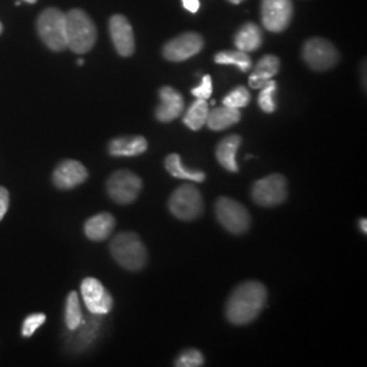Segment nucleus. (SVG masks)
<instances>
[{
	"label": "nucleus",
	"mask_w": 367,
	"mask_h": 367,
	"mask_svg": "<svg viewBox=\"0 0 367 367\" xmlns=\"http://www.w3.org/2000/svg\"><path fill=\"white\" fill-rule=\"evenodd\" d=\"M67 48L78 55L88 53L97 41V28L83 10L73 9L66 14Z\"/></svg>",
	"instance_id": "2"
},
{
	"label": "nucleus",
	"mask_w": 367,
	"mask_h": 367,
	"mask_svg": "<svg viewBox=\"0 0 367 367\" xmlns=\"http://www.w3.org/2000/svg\"><path fill=\"white\" fill-rule=\"evenodd\" d=\"M169 210L177 219L195 220L205 210V203L200 191L191 184H184L172 193L169 199Z\"/></svg>",
	"instance_id": "5"
},
{
	"label": "nucleus",
	"mask_w": 367,
	"mask_h": 367,
	"mask_svg": "<svg viewBox=\"0 0 367 367\" xmlns=\"http://www.w3.org/2000/svg\"><path fill=\"white\" fill-rule=\"evenodd\" d=\"M250 103L249 90L244 86H238L234 90H232L224 98H223V105L229 106V108H234V109H241L248 106Z\"/></svg>",
	"instance_id": "27"
},
{
	"label": "nucleus",
	"mask_w": 367,
	"mask_h": 367,
	"mask_svg": "<svg viewBox=\"0 0 367 367\" xmlns=\"http://www.w3.org/2000/svg\"><path fill=\"white\" fill-rule=\"evenodd\" d=\"M280 61L275 55H267L259 60L253 73L249 76V86L252 88H262L265 83L279 73Z\"/></svg>",
	"instance_id": "19"
},
{
	"label": "nucleus",
	"mask_w": 367,
	"mask_h": 367,
	"mask_svg": "<svg viewBox=\"0 0 367 367\" xmlns=\"http://www.w3.org/2000/svg\"><path fill=\"white\" fill-rule=\"evenodd\" d=\"M143 188L140 177L130 170H118L108 178L106 191L109 197L118 205H130L135 202Z\"/></svg>",
	"instance_id": "8"
},
{
	"label": "nucleus",
	"mask_w": 367,
	"mask_h": 367,
	"mask_svg": "<svg viewBox=\"0 0 367 367\" xmlns=\"http://www.w3.org/2000/svg\"><path fill=\"white\" fill-rule=\"evenodd\" d=\"M241 120L239 109L229 108V106H220L208 112L206 124L211 131H223L230 128Z\"/></svg>",
	"instance_id": "20"
},
{
	"label": "nucleus",
	"mask_w": 367,
	"mask_h": 367,
	"mask_svg": "<svg viewBox=\"0 0 367 367\" xmlns=\"http://www.w3.org/2000/svg\"><path fill=\"white\" fill-rule=\"evenodd\" d=\"M82 310L79 304V296L75 291H71L67 296L66 302V325L70 331H75L82 324Z\"/></svg>",
	"instance_id": "25"
},
{
	"label": "nucleus",
	"mask_w": 367,
	"mask_h": 367,
	"mask_svg": "<svg viewBox=\"0 0 367 367\" xmlns=\"http://www.w3.org/2000/svg\"><path fill=\"white\" fill-rule=\"evenodd\" d=\"M215 215L220 224L232 234H245L250 229L249 211L230 197H219L215 203Z\"/></svg>",
	"instance_id": "6"
},
{
	"label": "nucleus",
	"mask_w": 367,
	"mask_h": 367,
	"mask_svg": "<svg viewBox=\"0 0 367 367\" xmlns=\"http://www.w3.org/2000/svg\"><path fill=\"white\" fill-rule=\"evenodd\" d=\"M252 199L262 207L279 206L287 199V181L281 175H269L252 187Z\"/></svg>",
	"instance_id": "9"
},
{
	"label": "nucleus",
	"mask_w": 367,
	"mask_h": 367,
	"mask_svg": "<svg viewBox=\"0 0 367 367\" xmlns=\"http://www.w3.org/2000/svg\"><path fill=\"white\" fill-rule=\"evenodd\" d=\"M302 58L311 70L326 71L338 64L340 53L336 46L331 41L320 37H314L304 44Z\"/></svg>",
	"instance_id": "7"
},
{
	"label": "nucleus",
	"mask_w": 367,
	"mask_h": 367,
	"mask_svg": "<svg viewBox=\"0 0 367 367\" xmlns=\"http://www.w3.org/2000/svg\"><path fill=\"white\" fill-rule=\"evenodd\" d=\"M115 224H116V220L112 214L101 212L86 220L85 234L88 239L95 242L105 241L106 238H109V235L112 234Z\"/></svg>",
	"instance_id": "18"
},
{
	"label": "nucleus",
	"mask_w": 367,
	"mask_h": 367,
	"mask_svg": "<svg viewBox=\"0 0 367 367\" xmlns=\"http://www.w3.org/2000/svg\"><path fill=\"white\" fill-rule=\"evenodd\" d=\"M37 31L49 49L60 52L67 48L66 14L59 9H46L37 19Z\"/></svg>",
	"instance_id": "4"
},
{
	"label": "nucleus",
	"mask_w": 367,
	"mask_h": 367,
	"mask_svg": "<svg viewBox=\"0 0 367 367\" xmlns=\"http://www.w3.org/2000/svg\"><path fill=\"white\" fill-rule=\"evenodd\" d=\"M88 177V169L81 162L67 160L58 165L52 180L59 190H73L83 184Z\"/></svg>",
	"instance_id": "14"
},
{
	"label": "nucleus",
	"mask_w": 367,
	"mask_h": 367,
	"mask_svg": "<svg viewBox=\"0 0 367 367\" xmlns=\"http://www.w3.org/2000/svg\"><path fill=\"white\" fill-rule=\"evenodd\" d=\"M230 3H233V4H239V3H242L244 0H229Z\"/></svg>",
	"instance_id": "34"
},
{
	"label": "nucleus",
	"mask_w": 367,
	"mask_h": 367,
	"mask_svg": "<svg viewBox=\"0 0 367 367\" xmlns=\"http://www.w3.org/2000/svg\"><path fill=\"white\" fill-rule=\"evenodd\" d=\"M24 1H26V3H30V4H33V3H36L37 0H24Z\"/></svg>",
	"instance_id": "35"
},
{
	"label": "nucleus",
	"mask_w": 367,
	"mask_h": 367,
	"mask_svg": "<svg viewBox=\"0 0 367 367\" xmlns=\"http://www.w3.org/2000/svg\"><path fill=\"white\" fill-rule=\"evenodd\" d=\"M192 94L196 97V98H200V100H208L212 94V79L210 75H205L203 79H202V83L196 88H192Z\"/></svg>",
	"instance_id": "30"
},
{
	"label": "nucleus",
	"mask_w": 367,
	"mask_h": 367,
	"mask_svg": "<svg viewBox=\"0 0 367 367\" xmlns=\"http://www.w3.org/2000/svg\"><path fill=\"white\" fill-rule=\"evenodd\" d=\"M359 229H361V232L363 233V234H367V220L363 218V219H359Z\"/></svg>",
	"instance_id": "33"
},
{
	"label": "nucleus",
	"mask_w": 367,
	"mask_h": 367,
	"mask_svg": "<svg viewBox=\"0 0 367 367\" xmlns=\"http://www.w3.org/2000/svg\"><path fill=\"white\" fill-rule=\"evenodd\" d=\"M208 103L207 100L197 98L195 103H192L188 108L185 116H184V124L192 130V131H199L206 125L207 116H208Z\"/></svg>",
	"instance_id": "23"
},
{
	"label": "nucleus",
	"mask_w": 367,
	"mask_h": 367,
	"mask_svg": "<svg viewBox=\"0 0 367 367\" xmlns=\"http://www.w3.org/2000/svg\"><path fill=\"white\" fill-rule=\"evenodd\" d=\"M242 143L239 135H230L222 139L217 146V160L220 166L224 167L227 172L237 173L239 170L237 163V151Z\"/></svg>",
	"instance_id": "17"
},
{
	"label": "nucleus",
	"mask_w": 367,
	"mask_h": 367,
	"mask_svg": "<svg viewBox=\"0 0 367 367\" xmlns=\"http://www.w3.org/2000/svg\"><path fill=\"white\" fill-rule=\"evenodd\" d=\"M182 6L187 11L196 14L200 9V0H182Z\"/></svg>",
	"instance_id": "32"
},
{
	"label": "nucleus",
	"mask_w": 367,
	"mask_h": 367,
	"mask_svg": "<svg viewBox=\"0 0 367 367\" xmlns=\"http://www.w3.org/2000/svg\"><path fill=\"white\" fill-rule=\"evenodd\" d=\"M215 63L223 66H235L239 71L248 73L252 68V59L247 52L242 51H222L215 55Z\"/></svg>",
	"instance_id": "24"
},
{
	"label": "nucleus",
	"mask_w": 367,
	"mask_h": 367,
	"mask_svg": "<svg viewBox=\"0 0 367 367\" xmlns=\"http://www.w3.org/2000/svg\"><path fill=\"white\" fill-rule=\"evenodd\" d=\"M81 291L90 313L95 316H103L113 308V298L100 280L95 278L83 279Z\"/></svg>",
	"instance_id": "12"
},
{
	"label": "nucleus",
	"mask_w": 367,
	"mask_h": 367,
	"mask_svg": "<svg viewBox=\"0 0 367 367\" xmlns=\"http://www.w3.org/2000/svg\"><path fill=\"white\" fill-rule=\"evenodd\" d=\"M235 48L242 52H253L257 51L263 44V33L262 29L253 24L248 22L241 29L237 31L234 37Z\"/></svg>",
	"instance_id": "21"
},
{
	"label": "nucleus",
	"mask_w": 367,
	"mask_h": 367,
	"mask_svg": "<svg viewBox=\"0 0 367 367\" xmlns=\"http://www.w3.org/2000/svg\"><path fill=\"white\" fill-rule=\"evenodd\" d=\"M110 253L118 264L128 271H140L146 267V247L140 237L133 232L116 235L110 242Z\"/></svg>",
	"instance_id": "3"
},
{
	"label": "nucleus",
	"mask_w": 367,
	"mask_h": 367,
	"mask_svg": "<svg viewBox=\"0 0 367 367\" xmlns=\"http://www.w3.org/2000/svg\"><path fill=\"white\" fill-rule=\"evenodd\" d=\"M205 365V356L199 350L190 348L180 353L176 358L175 366L177 367H200Z\"/></svg>",
	"instance_id": "28"
},
{
	"label": "nucleus",
	"mask_w": 367,
	"mask_h": 367,
	"mask_svg": "<svg viewBox=\"0 0 367 367\" xmlns=\"http://www.w3.org/2000/svg\"><path fill=\"white\" fill-rule=\"evenodd\" d=\"M165 167H166L167 173L170 176L175 177V178L188 180V181H192V182H203L206 180V173L205 172L185 167L182 165L181 157L178 154L167 155V158L165 160Z\"/></svg>",
	"instance_id": "22"
},
{
	"label": "nucleus",
	"mask_w": 367,
	"mask_h": 367,
	"mask_svg": "<svg viewBox=\"0 0 367 367\" xmlns=\"http://www.w3.org/2000/svg\"><path fill=\"white\" fill-rule=\"evenodd\" d=\"M78 64H79V66H82V64H83V60H78Z\"/></svg>",
	"instance_id": "36"
},
{
	"label": "nucleus",
	"mask_w": 367,
	"mask_h": 367,
	"mask_svg": "<svg viewBox=\"0 0 367 367\" xmlns=\"http://www.w3.org/2000/svg\"><path fill=\"white\" fill-rule=\"evenodd\" d=\"M109 33L118 55L130 58L135 52V36L130 21L124 15H113L109 21Z\"/></svg>",
	"instance_id": "13"
},
{
	"label": "nucleus",
	"mask_w": 367,
	"mask_h": 367,
	"mask_svg": "<svg viewBox=\"0 0 367 367\" xmlns=\"http://www.w3.org/2000/svg\"><path fill=\"white\" fill-rule=\"evenodd\" d=\"M160 105L155 110V118L161 123H170L176 120L184 110L185 103L184 97L170 86H163L158 93Z\"/></svg>",
	"instance_id": "15"
},
{
	"label": "nucleus",
	"mask_w": 367,
	"mask_h": 367,
	"mask_svg": "<svg viewBox=\"0 0 367 367\" xmlns=\"http://www.w3.org/2000/svg\"><path fill=\"white\" fill-rule=\"evenodd\" d=\"M0 31H1V24H0Z\"/></svg>",
	"instance_id": "37"
},
{
	"label": "nucleus",
	"mask_w": 367,
	"mask_h": 367,
	"mask_svg": "<svg viewBox=\"0 0 367 367\" xmlns=\"http://www.w3.org/2000/svg\"><path fill=\"white\" fill-rule=\"evenodd\" d=\"M205 46L203 37L197 33H184L163 45V58L169 61H184L196 56Z\"/></svg>",
	"instance_id": "11"
},
{
	"label": "nucleus",
	"mask_w": 367,
	"mask_h": 367,
	"mask_svg": "<svg viewBox=\"0 0 367 367\" xmlns=\"http://www.w3.org/2000/svg\"><path fill=\"white\" fill-rule=\"evenodd\" d=\"M293 0H262V21L268 31H284L293 19Z\"/></svg>",
	"instance_id": "10"
},
{
	"label": "nucleus",
	"mask_w": 367,
	"mask_h": 367,
	"mask_svg": "<svg viewBox=\"0 0 367 367\" xmlns=\"http://www.w3.org/2000/svg\"><path fill=\"white\" fill-rule=\"evenodd\" d=\"M45 320H46V317H45V314H43V313L31 314L25 320V323L22 325V335L25 338L33 336V334L45 323Z\"/></svg>",
	"instance_id": "29"
},
{
	"label": "nucleus",
	"mask_w": 367,
	"mask_h": 367,
	"mask_svg": "<svg viewBox=\"0 0 367 367\" xmlns=\"http://www.w3.org/2000/svg\"><path fill=\"white\" fill-rule=\"evenodd\" d=\"M267 301L264 284L256 280H249L238 287L229 296L226 304V319L234 325H247L254 321Z\"/></svg>",
	"instance_id": "1"
},
{
	"label": "nucleus",
	"mask_w": 367,
	"mask_h": 367,
	"mask_svg": "<svg viewBox=\"0 0 367 367\" xmlns=\"http://www.w3.org/2000/svg\"><path fill=\"white\" fill-rule=\"evenodd\" d=\"M10 205V195L4 187H0V220L4 218Z\"/></svg>",
	"instance_id": "31"
},
{
	"label": "nucleus",
	"mask_w": 367,
	"mask_h": 367,
	"mask_svg": "<svg viewBox=\"0 0 367 367\" xmlns=\"http://www.w3.org/2000/svg\"><path fill=\"white\" fill-rule=\"evenodd\" d=\"M148 143L143 136H121L109 142L108 151L112 157H138L145 154Z\"/></svg>",
	"instance_id": "16"
},
{
	"label": "nucleus",
	"mask_w": 367,
	"mask_h": 367,
	"mask_svg": "<svg viewBox=\"0 0 367 367\" xmlns=\"http://www.w3.org/2000/svg\"><path fill=\"white\" fill-rule=\"evenodd\" d=\"M278 85L274 79H269L263 88H260L259 94V106L265 113H274L276 110V103H275V94H276Z\"/></svg>",
	"instance_id": "26"
}]
</instances>
